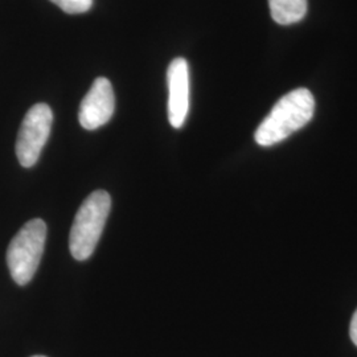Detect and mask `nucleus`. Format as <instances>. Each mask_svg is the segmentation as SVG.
I'll return each instance as SVG.
<instances>
[{"label": "nucleus", "mask_w": 357, "mask_h": 357, "mask_svg": "<svg viewBox=\"0 0 357 357\" xmlns=\"http://www.w3.org/2000/svg\"><path fill=\"white\" fill-rule=\"evenodd\" d=\"M315 113V98L305 88L293 90L274 105L270 114L255 131V142L270 147L305 128Z\"/></svg>", "instance_id": "f257e3e1"}, {"label": "nucleus", "mask_w": 357, "mask_h": 357, "mask_svg": "<svg viewBox=\"0 0 357 357\" xmlns=\"http://www.w3.org/2000/svg\"><path fill=\"white\" fill-rule=\"evenodd\" d=\"M110 208L112 199L106 191L93 192L79 206L69 236L70 253L77 261H85L94 253Z\"/></svg>", "instance_id": "f03ea898"}, {"label": "nucleus", "mask_w": 357, "mask_h": 357, "mask_svg": "<svg viewBox=\"0 0 357 357\" xmlns=\"http://www.w3.org/2000/svg\"><path fill=\"white\" fill-rule=\"evenodd\" d=\"M47 240V225L43 220L28 221L16 233L7 250V264L13 281L24 286L31 281L40 265Z\"/></svg>", "instance_id": "7ed1b4c3"}, {"label": "nucleus", "mask_w": 357, "mask_h": 357, "mask_svg": "<svg viewBox=\"0 0 357 357\" xmlns=\"http://www.w3.org/2000/svg\"><path fill=\"white\" fill-rule=\"evenodd\" d=\"M53 113L45 103L33 105L26 113L17 134L16 155L19 163L31 168L38 163L40 153L51 134Z\"/></svg>", "instance_id": "20e7f679"}, {"label": "nucleus", "mask_w": 357, "mask_h": 357, "mask_svg": "<svg viewBox=\"0 0 357 357\" xmlns=\"http://www.w3.org/2000/svg\"><path fill=\"white\" fill-rule=\"evenodd\" d=\"M114 107V91L110 81L98 77L81 102L78 121L85 130H97L112 119Z\"/></svg>", "instance_id": "39448f33"}, {"label": "nucleus", "mask_w": 357, "mask_h": 357, "mask_svg": "<svg viewBox=\"0 0 357 357\" xmlns=\"http://www.w3.org/2000/svg\"><path fill=\"white\" fill-rule=\"evenodd\" d=\"M168 82V121L171 126L180 128L190 110V68L185 59L172 60L167 70Z\"/></svg>", "instance_id": "423d86ee"}, {"label": "nucleus", "mask_w": 357, "mask_h": 357, "mask_svg": "<svg viewBox=\"0 0 357 357\" xmlns=\"http://www.w3.org/2000/svg\"><path fill=\"white\" fill-rule=\"evenodd\" d=\"M270 13L275 23L291 26L307 15V0H268Z\"/></svg>", "instance_id": "0eeeda50"}, {"label": "nucleus", "mask_w": 357, "mask_h": 357, "mask_svg": "<svg viewBox=\"0 0 357 357\" xmlns=\"http://www.w3.org/2000/svg\"><path fill=\"white\" fill-rule=\"evenodd\" d=\"M56 6H59L64 13L70 15L85 13L89 11L93 6V0H51Z\"/></svg>", "instance_id": "6e6552de"}, {"label": "nucleus", "mask_w": 357, "mask_h": 357, "mask_svg": "<svg viewBox=\"0 0 357 357\" xmlns=\"http://www.w3.org/2000/svg\"><path fill=\"white\" fill-rule=\"evenodd\" d=\"M349 335H351V339L354 342V344L357 345V310L352 317L351 320V328H349Z\"/></svg>", "instance_id": "1a4fd4ad"}, {"label": "nucleus", "mask_w": 357, "mask_h": 357, "mask_svg": "<svg viewBox=\"0 0 357 357\" xmlns=\"http://www.w3.org/2000/svg\"><path fill=\"white\" fill-rule=\"evenodd\" d=\"M33 357H45V356H33Z\"/></svg>", "instance_id": "9d476101"}]
</instances>
